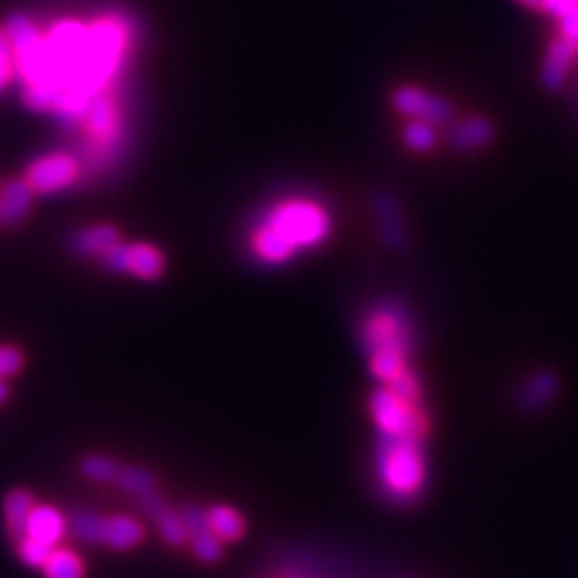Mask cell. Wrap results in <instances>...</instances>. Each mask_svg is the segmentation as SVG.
<instances>
[{
  "label": "cell",
  "instance_id": "e0dca14e",
  "mask_svg": "<svg viewBox=\"0 0 578 578\" xmlns=\"http://www.w3.org/2000/svg\"><path fill=\"white\" fill-rule=\"evenodd\" d=\"M37 506L35 497H31L27 489H13L3 501V514H5V528L8 536L13 542H20L27 532V518L31 514V509Z\"/></svg>",
  "mask_w": 578,
  "mask_h": 578
},
{
  "label": "cell",
  "instance_id": "4fadbf2b",
  "mask_svg": "<svg viewBox=\"0 0 578 578\" xmlns=\"http://www.w3.org/2000/svg\"><path fill=\"white\" fill-rule=\"evenodd\" d=\"M65 526H68V521L61 516L59 509L49 504H37L27 518L25 536L49 544V548H59V542L65 536Z\"/></svg>",
  "mask_w": 578,
  "mask_h": 578
},
{
  "label": "cell",
  "instance_id": "484cf974",
  "mask_svg": "<svg viewBox=\"0 0 578 578\" xmlns=\"http://www.w3.org/2000/svg\"><path fill=\"white\" fill-rule=\"evenodd\" d=\"M70 530L85 542H97V528H100V516L90 514V511H75L68 521Z\"/></svg>",
  "mask_w": 578,
  "mask_h": 578
},
{
  "label": "cell",
  "instance_id": "4dcf8cb0",
  "mask_svg": "<svg viewBox=\"0 0 578 578\" xmlns=\"http://www.w3.org/2000/svg\"><path fill=\"white\" fill-rule=\"evenodd\" d=\"M8 398H10V388L5 384V378H0V406H3Z\"/></svg>",
  "mask_w": 578,
  "mask_h": 578
},
{
  "label": "cell",
  "instance_id": "7a4b0ae2",
  "mask_svg": "<svg viewBox=\"0 0 578 578\" xmlns=\"http://www.w3.org/2000/svg\"><path fill=\"white\" fill-rule=\"evenodd\" d=\"M378 483L393 501H412L427 483L422 441L384 436L378 446Z\"/></svg>",
  "mask_w": 578,
  "mask_h": 578
},
{
  "label": "cell",
  "instance_id": "3957f363",
  "mask_svg": "<svg viewBox=\"0 0 578 578\" xmlns=\"http://www.w3.org/2000/svg\"><path fill=\"white\" fill-rule=\"evenodd\" d=\"M369 412H372L381 436L424 441L429 432V420L420 402L402 398L400 393L390 390L388 386L376 388L369 396Z\"/></svg>",
  "mask_w": 578,
  "mask_h": 578
},
{
  "label": "cell",
  "instance_id": "8992f818",
  "mask_svg": "<svg viewBox=\"0 0 578 578\" xmlns=\"http://www.w3.org/2000/svg\"><path fill=\"white\" fill-rule=\"evenodd\" d=\"M80 179V162L68 152H51L31 162L25 181L37 195H51L70 189Z\"/></svg>",
  "mask_w": 578,
  "mask_h": 578
},
{
  "label": "cell",
  "instance_id": "30bf717a",
  "mask_svg": "<svg viewBox=\"0 0 578 578\" xmlns=\"http://www.w3.org/2000/svg\"><path fill=\"white\" fill-rule=\"evenodd\" d=\"M143 538H145L143 526L128 516L100 518V528H97V542L121 552L138 548Z\"/></svg>",
  "mask_w": 578,
  "mask_h": 578
},
{
  "label": "cell",
  "instance_id": "f546056e",
  "mask_svg": "<svg viewBox=\"0 0 578 578\" xmlns=\"http://www.w3.org/2000/svg\"><path fill=\"white\" fill-rule=\"evenodd\" d=\"M516 3H521L523 8H530V10H542L544 0H516Z\"/></svg>",
  "mask_w": 578,
  "mask_h": 578
},
{
  "label": "cell",
  "instance_id": "603a6c76",
  "mask_svg": "<svg viewBox=\"0 0 578 578\" xmlns=\"http://www.w3.org/2000/svg\"><path fill=\"white\" fill-rule=\"evenodd\" d=\"M402 140H406V145L414 152H427L436 145V126L427 124V121H410L402 130Z\"/></svg>",
  "mask_w": 578,
  "mask_h": 578
},
{
  "label": "cell",
  "instance_id": "d6986e66",
  "mask_svg": "<svg viewBox=\"0 0 578 578\" xmlns=\"http://www.w3.org/2000/svg\"><path fill=\"white\" fill-rule=\"evenodd\" d=\"M560 388V381L552 372H538L532 374L521 390V406L523 410H540L548 406L554 398V393Z\"/></svg>",
  "mask_w": 578,
  "mask_h": 578
},
{
  "label": "cell",
  "instance_id": "277c9868",
  "mask_svg": "<svg viewBox=\"0 0 578 578\" xmlns=\"http://www.w3.org/2000/svg\"><path fill=\"white\" fill-rule=\"evenodd\" d=\"M362 345L369 357L384 352L408 355L412 347V325L406 309L393 301L369 309L362 323Z\"/></svg>",
  "mask_w": 578,
  "mask_h": 578
},
{
  "label": "cell",
  "instance_id": "83f0119b",
  "mask_svg": "<svg viewBox=\"0 0 578 578\" xmlns=\"http://www.w3.org/2000/svg\"><path fill=\"white\" fill-rule=\"evenodd\" d=\"M560 22V37H564L569 43H574L576 51H578V5L571 10V13H566Z\"/></svg>",
  "mask_w": 578,
  "mask_h": 578
},
{
  "label": "cell",
  "instance_id": "9a60e30c",
  "mask_svg": "<svg viewBox=\"0 0 578 578\" xmlns=\"http://www.w3.org/2000/svg\"><path fill=\"white\" fill-rule=\"evenodd\" d=\"M140 504H143V509L152 516V521L157 523L162 538H165L169 544H183L189 540L187 521H183V516L174 514V511L167 506V501L157 497V492L140 499Z\"/></svg>",
  "mask_w": 578,
  "mask_h": 578
},
{
  "label": "cell",
  "instance_id": "ba28073f",
  "mask_svg": "<svg viewBox=\"0 0 578 578\" xmlns=\"http://www.w3.org/2000/svg\"><path fill=\"white\" fill-rule=\"evenodd\" d=\"M80 121L85 124L87 136H90L94 147L112 150L116 145L118 128H121V118H118L116 100L106 90L97 92L92 97Z\"/></svg>",
  "mask_w": 578,
  "mask_h": 578
},
{
  "label": "cell",
  "instance_id": "44dd1931",
  "mask_svg": "<svg viewBox=\"0 0 578 578\" xmlns=\"http://www.w3.org/2000/svg\"><path fill=\"white\" fill-rule=\"evenodd\" d=\"M43 576L47 578H85V564L75 552L53 548L51 557L47 560V564H43Z\"/></svg>",
  "mask_w": 578,
  "mask_h": 578
},
{
  "label": "cell",
  "instance_id": "f1b7e54d",
  "mask_svg": "<svg viewBox=\"0 0 578 578\" xmlns=\"http://www.w3.org/2000/svg\"><path fill=\"white\" fill-rule=\"evenodd\" d=\"M576 5H578V0H544L542 13L552 15L554 20H562L566 13H571Z\"/></svg>",
  "mask_w": 578,
  "mask_h": 578
},
{
  "label": "cell",
  "instance_id": "1f68e13d",
  "mask_svg": "<svg viewBox=\"0 0 578 578\" xmlns=\"http://www.w3.org/2000/svg\"><path fill=\"white\" fill-rule=\"evenodd\" d=\"M0 191H3V183H0Z\"/></svg>",
  "mask_w": 578,
  "mask_h": 578
},
{
  "label": "cell",
  "instance_id": "5bb4252c",
  "mask_svg": "<svg viewBox=\"0 0 578 578\" xmlns=\"http://www.w3.org/2000/svg\"><path fill=\"white\" fill-rule=\"evenodd\" d=\"M121 242V232L114 224H94L73 234L70 251L82 258H102L108 248Z\"/></svg>",
  "mask_w": 578,
  "mask_h": 578
},
{
  "label": "cell",
  "instance_id": "9c48e42d",
  "mask_svg": "<svg viewBox=\"0 0 578 578\" xmlns=\"http://www.w3.org/2000/svg\"><path fill=\"white\" fill-rule=\"evenodd\" d=\"M374 217L378 234L384 239V244L393 251H398L408 244L406 222H402V213L398 201L390 193L381 191L374 195Z\"/></svg>",
  "mask_w": 578,
  "mask_h": 578
},
{
  "label": "cell",
  "instance_id": "cb8c5ba5",
  "mask_svg": "<svg viewBox=\"0 0 578 578\" xmlns=\"http://www.w3.org/2000/svg\"><path fill=\"white\" fill-rule=\"evenodd\" d=\"M17 544V557L25 562L27 566H31V569H43V564H47V560L51 557L53 548H49V544H43L35 538H22Z\"/></svg>",
  "mask_w": 578,
  "mask_h": 578
},
{
  "label": "cell",
  "instance_id": "2e32d148",
  "mask_svg": "<svg viewBox=\"0 0 578 578\" xmlns=\"http://www.w3.org/2000/svg\"><path fill=\"white\" fill-rule=\"evenodd\" d=\"M205 523L213 536L222 542H239L246 536V518L232 506L215 504L205 509Z\"/></svg>",
  "mask_w": 578,
  "mask_h": 578
},
{
  "label": "cell",
  "instance_id": "ac0fdd59",
  "mask_svg": "<svg viewBox=\"0 0 578 578\" xmlns=\"http://www.w3.org/2000/svg\"><path fill=\"white\" fill-rule=\"evenodd\" d=\"M492 138H494L492 124H489L487 118L473 116V118H465V121H461L451 130L449 143L458 152H471V150H479L483 145H487Z\"/></svg>",
  "mask_w": 578,
  "mask_h": 578
},
{
  "label": "cell",
  "instance_id": "6da1fadb",
  "mask_svg": "<svg viewBox=\"0 0 578 578\" xmlns=\"http://www.w3.org/2000/svg\"><path fill=\"white\" fill-rule=\"evenodd\" d=\"M331 213L311 198L280 201L260 217L248 236V248L264 266H282L299 251L321 246L331 236Z\"/></svg>",
  "mask_w": 578,
  "mask_h": 578
},
{
  "label": "cell",
  "instance_id": "7c38bea8",
  "mask_svg": "<svg viewBox=\"0 0 578 578\" xmlns=\"http://www.w3.org/2000/svg\"><path fill=\"white\" fill-rule=\"evenodd\" d=\"M576 53L578 51L574 43H569L564 37H557L550 43L548 53H544L542 70H540V80L544 87H548V90H560V87L564 85L566 75H569L571 65H574Z\"/></svg>",
  "mask_w": 578,
  "mask_h": 578
},
{
  "label": "cell",
  "instance_id": "7402d4cb",
  "mask_svg": "<svg viewBox=\"0 0 578 578\" xmlns=\"http://www.w3.org/2000/svg\"><path fill=\"white\" fill-rule=\"evenodd\" d=\"M118 471H121V465H118L114 458L102 455V453L85 455L80 463V473L87 479H92V483H116Z\"/></svg>",
  "mask_w": 578,
  "mask_h": 578
},
{
  "label": "cell",
  "instance_id": "8fae6325",
  "mask_svg": "<svg viewBox=\"0 0 578 578\" xmlns=\"http://www.w3.org/2000/svg\"><path fill=\"white\" fill-rule=\"evenodd\" d=\"M35 195L37 193L31 191L25 177L3 183V191H0V222L10 227L25 222L31 210V203H35Z\"/></svg>",
  "mask_w": 578,
  "mask_h": 578
},
{
  "label": "cell",
  "instance_id": "d4e9b609",
  "mask_svg": "<svg viewBox=\"0 0 578 578\" xmlns=\"http://www.w3.org/2000/svg\"><path fill=\"white\" fill-rule=\"evenodd\" d=\"M17 65H15V51L13 43H10V37L5 27H0V90L15 78Z\"/></svg>",
  "mask_w": 578,
  "mask_h": 578
},
{
  "label": "cell",
  "instance_id": "5b68a950",
  "mask_svg": "<svg viewBox=\"0 0 578 578\" xmlns=\"http://www.w3.org/2000/svg\"><path fill=\"white\" fill-rule=\"evenodd\" d=\"M102 264L112 272H126L138 280H159L167 270L165 254L152 244H124L118 242L102 256Z\"/></svg>",
  "mask_w": 578,
  "mask_h": 578
},
{
  "label": "cell",
  "instance_id": "ffe728a7",
  "mask_svg": "<svg viewBox=\"0 0 578 578\" xmlns=\"http://www.w3.org/2000/svg\"><path fill=\"white\" fill-rule=\"evenodd\" d=\"M116 485L124 489V492L133 494L138 499L155 494L157 483L155 475L147 473L145 467H136V465H121V471L116 475Z\"/></svg>",
  "mask_w": 578,
  "mask_h": 578
},
{
  "label": "cell",
  "instance_id": "4316f807",
  "mask_svg": "<svg viewBox=\"0 0 578 578\" xmlns=\"http://www.w3.org/2000/svg\"><path fill=\"white\" fill-rule=\"evenodd\" d=\"M25 355L15 345H0V378H10L22 372Z\"/></svg>",
  "mask_w": 578,
  "mask_h": 578
},
{
  "label": "cell",
  "instance_id": "52a82bcc",
  "mask_svg": "<svg viewBox=\"0 0 578 578\" xmlns=\"http://www.w3.org/2000/svg\"><path fill=\"white\" fill-rule=\"evenodd\" d=\"M393 106L396 112L408 116L410 121H427L434 126H444L451 121V106L446 100H441L439 94H434L429 90H422V87H398L393 92Z\"/></svg>",
  "mask_w": 578,
  "mask_h": 578
}]
</instances>
